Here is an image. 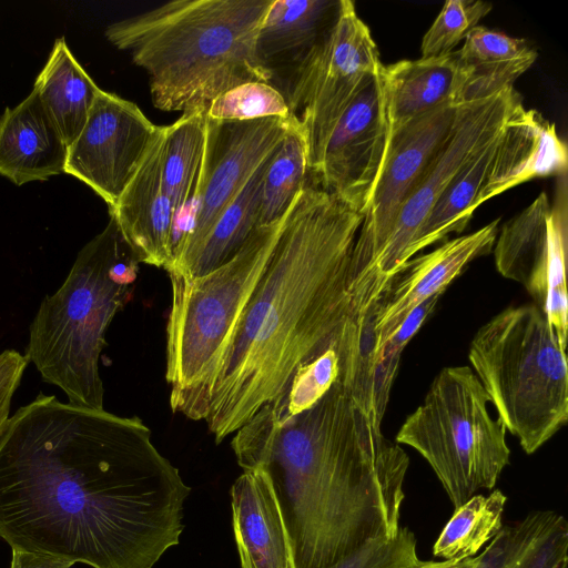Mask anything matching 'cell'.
<instances>
[{
	"label": "cell",
	"mask_w": 568,
	"mask_h": 568,
	"mask_svg": "<svg viewBox=\"0 0 568 568\" xmlns=\"http://www.w3.org/2000/svg\"><path fill=\"white\" fill-rule=\"evenodd\" d=\"M191 488L136 416L40 393L0 436V538L92 568H152Z\"/></svg>",
	"instance_id": "6da1fadb"
},
{
	"label": "cell",
	"mask_w": 568,
	"mask_h": 568,
	"mask_svg": "<svg viewBox=\"0 0 568 568\" xmlns=\"http://www.w3.org/2000/svg\"><path fill=\"white\" fill-rule=\"evenodd\" d=\"M274 152L255 170L197 248L166 272L174 271L187 277L201 276L224 264L241 248L257 226L264 174Z\"/></svg>",
	"instance_id": "4316f807"
},
{
	"label": "cell",
	"mask_w": 568,
	"mask_h": 568,
	"mask_svg": "<svg viewBox=\"0 0 568 568\" xmlns=\"http://www.w3.org/2000/svg\"><path fill=\"white\" fill-rule=\"evenodd\" d=\"M491 10L489 2L480 0H448L424 34L420 58L442 57L453 52L467 34Z\"/></svg>",
	"instance_id": "d6a6232c"
},
{
	"label": "cell",
	"mask_w": 568,
	"mask_h": 568,
	"mask_svg": "<svg viewBox=\"0 0 568 568\" xmlns=\"http://www.w3.org/2000/svg\"><path fill=\"white\" fill-rule=\"evenodd\" d=\"M341 8L342 0H273L255 43L256 57L272 80L278 71L296 68L335 23Z\"/></svg>",
	"instance_id": "44dd1931"
},
{
	"label": "cell",
	"mask_w": 568,
	"mask_h": 568,
	"mask_svg": "<svg viewBox=\"0 0 568 568\" xmlns=\"http://www.w3.org/2000/svg\"><path fill=\"white\" fill-rule=\"evenodd\" d=\"M521 104L514 87L491 97L462 103L450 134L430 159L398 212L372 276V288L384 291L409 261L408 251L435 203L454 176L494 139Z\"/></svg>",
	"instance_id": "30bf717a"
},
{
	"label": "cell",
	"mask_w": 568,
	"mask_h": 568,
	"mask_svg": "<svg viewBox=\"0 0 568 568\" xmlns=\"http://www.w3.org/2000/svg\"><path fill=\"white\" fill-rule=\"evenodd\" d=\"M273 0H174L110 24L106 39L150 78L153 105L205 113L222 93L271 83L255 43Z\"/></svg>",
	"instance_id": "277c9868"
},
{
	"label": "cell",
	"mask_w": 568,
	"mask_h": 568,
	"mask_svg": "<svg viewBox=\"0 0 568 568\" xmlns=\"http://www.w3.org/2000/svg\"><path fill=\"white\" fill-rule=\"evenodd\" d=\"M233 530L242 568H296L266 473L244 470L231 488Z\"/></svg>",
	"instance_id": "d6986e66"
},
{
	"label": "cell",
	"mask_w": 568,
	"mask_h": 568,
	"mask_svg": "<svg viewBox=\"0 0 568 568\" xmlns=\"http://www.w3.org/2000/svg\"><path fill=\"white\" fill-rule=\"evenodd\" d=\"M28 365L26 354L14 349L0 352V436L10 418L11 402Z\"/></svg>",
	"instance_id": "d590c367"
},
{
	"label": "cell",
	"mask_w": 568,
	"mask_h": 568,
	"mask_svg": "<svg viewBox=\"0 0 568 568\" xmlns=\"http://www.w3.org/2000/svg\"><path fill=\"white\" fill-rule=\"evenodd\" d=\"M383 63L367 26L349 0H342L335 23L288 75L283 92L307 145L308 172L320 170L339 116L362 80Z\"/></svg>",
	"instance_id": "9c48e42d"
},
{
	"label": "cell",
	"mask_w": 568,
	"mask_h": 568,
	"mask_svg": "<svg viewBox=\"0 0 568 568\" xmlns=\"http://www.w3.org/2000/svg\"><path fill=\"white\" fill-rule=\"evenodd\" d=\"M363 214L306 183L224 354L205 418L220 444L336 341L351 311V258Z\"/></svg>",
	"instance_id": "3957f363"
},
{
	"label": "cell",
	"mask_w": 568,
	"mask_h": 568,
	"mask_svg": "<svg viewBox=\"0 0 568 568\" xmlns=\"http://www.w3.org/2000/svg\"><path fill=\"white\" fill-rule=\"evenodd\" d=\"M562 178L552 204L541 192L503 225L494 253L497 271L527 290L566 349L568 209L566 176Z\"/></svg>",
	"instance_id": "7c38bea8"
},
{
	"label": "cell",
	"mask_w": 568,
	"mask_h": 568,
	"mask_svg": "<svg viewBox=\"0 0 568 568\" xmlns=\"http://www.w3.org/2000/svg\"><path fill=\"white\" fill-rule=\"evenodd\" d=\"M488 403L470 367H446L396 435L427 460L455 508L491 489L509 464L506 427Z\"/></svg>",
	"instance_id": "ba28073f"
},
{
	"label": "cell",
	"mask_w": 568,
	"mask_h": 568,
	"mask_svg": "<svg viewBox=\"0 0 568 568\" xmlns=\"http://www.w3.org/2000/svg\"><path fill=\"white\" fill-rule=\"evenodd\" d=\"M308 173L306 140L293 118L264 174L257 226L274 223L286 214L307 183Z\"/></svg>",
	"instance_id": "f546056e"
},
{
	"label": "cell",
	"mask_w": 568,
	"mask_h": 568,
	"mask_svg": "<svg viewBox=\"0 0 568 568\" xmlns=\"http://www.w3.org/2000/svg\"><path fill=\"white\" fill-rule=\"evenodd\" d=\"M383 67L369 72L336 122L315 185L363 214L384 165L389 122Z\"/></svg>",
	"instance_id": "9a60e30c"
},
{
	"label": "cell",
	"mask_w": 568,
	"mask_h": 568,
	"mask_svg": "<svg viewBox=\"0 0 568 568\" xmlns=\"http://www.w3.org/2000/svg\"><path fill=\"white\" fill-rule=\"evenodd\" d=\"M140 108L100 89L87 122L68 148L64 172L115 206L158 135Z\"/></svg>",
	"instance_id": "5bb4252c"
},
{
	"label": "cell",
	"mask_w": 568,
	"mask_h": 568,
	"mask_svg": "<svg viewBox=\"0 0 568 568\" xmlns=\"http://www.w3.org/2000/svg\"><path fill=\"white\" fill-rule=\"evenodd\" d=\"M231 446L244 470L268 476L296 568H328L400 528L409 458L337 381L283 423L263 406Z\"/></svg>",
	"instance_id": "7a4b0ae2"
},
{
	"label": "cell",
	"mask_w": 568,
	"mask_h": 568,
	"mask_svg": "<svg viewBox=\"0 0 568 568\" xmlns=\"http://www.w3.org/2000/svg\"><path fill=\"white\" fill-rule=\"evenodd\" d=\"M499 219L407 261L384 292L385 305L377 332L382 347L409 313L427 298L442 295L448 284L475 258L488 254L496 242Z\"/></svg>",
	"instance_id": "2e32d148"
},
{
	"label": "cell",
	"mask_w": 568,
	"mask_h": 568,
	"mask_svg": "<svg viewBox=\"0 0 568 568\" xmlns=\"http://www.w3.org/2000/svg\"><path fill=\"white\" fill-rule=\"evenodd\" d=\"M292 121L293 116L248 121L206 116L203 163L191 230L166 270L178 266L197 248L255 170L278 148Z\"/></svg>",
	"instance_id": "4fadbf2b"
},
{
	"label": "cell",
	"mask_w": 568,
	"mask_h": 568,
	"mask_svg": "<svg viewBox=\"0 0 568 568\" xmlns=\"http://www.w3.org/2000/svg\"><path fill=\"white\" fill-rule=\"evenodd\" d=\"M383 82L390 133L443 104H458L460 77L456 52L384 65Z\"/></svg>",
	"instance_id": "cb8c5ba5"
},
{
	"label": "cell",
	"mask_w": 568,
	"mask_h": 568,
	"mask_svg": "<svg viewBox=\"0 0 568 568\" xmlns=\"http://www.w3.org/2000/svg\"><path fill=\"white\" fill-rule=\"evenodd\" d=\"M285 215L256 226L229 261L204 275L168 272L172 302L165 378L174 413L205 420L224 354L268 264Z\"/></svg>",
	"instance_id": "8992f818"
},
{
	"label": "cell",
	"mask_w": 568,
	"mask_h": 568,
	"mask_svg": "<svg viewBox=\"0 0 568 568\" xmlns=\"http://www.w3.org/2000/svg\"><path fill=\"white\" fill-rule=\"evenodd\" d=\"M336 343L337 338L322 353L301 363L282 393L265 405L275 422L283 423L311 408L337 381Z\"/></svg>",
	"instance_id": "4dcf8cb0"
},
{
	"label": "cell",
	"mask_w": 568,
	"mask_h": 568,
	"mask_svg": "<svg viewBox=\"0 0 568 568\" xmlns=\"http://www.w3.org/2000/svg\"><path fill=\"white\" fill-rule=\"evenodd\" d=\"M10 568H71L74 562L50 554L11 548Z\"/></svg>",
	"instance_id": "8d00e7d4"
},
{
	"label": "cell",
	"mask_w": 568,
	"mask_h": 568,
	"mask_svg": "<svg viewBox=\"0 0 568 568\" xmlns=\"http://www.w3.org/2000/svg\"><path fill=\"white\" fill-rule=\"evenodd\" d=\"M139 261L113 215L79 252L62 285L30 324L26 356L70 404L103 409L99 371L106 329L131 298Z\"/></svg>",
	"instance_id": "5b68a950"
},
{
	"label": "cell",
	"mask_w": 568,
	"mask_h": 568,
	"mask_svg": "<svg viewBox=\"0 0 568 568\" xmlns=\"http://www.w3.org/2000/svg\"><path fill=\"white\" fill-rule=\"evenodd\" d=\"M500 132L477 152L444 190L409 247V260L420 250L446 239L449 233L464 231L479 206V194L488 176Z\"/></svg>",
	"instance_id": "83f0119b"
},
{
	"label": "cell",
	"mask_w": 568,
	"mask_h": 568,
	"mask_svg": "<svg viewBox=\"0 0 568 568\" xmlns=\"http://www.w3.org/2000/svg\"><path fill=\"white\" fill-rule=\"evenodd\" d=\"M477 565V557H470L460 560H427L417 561L408 568H475Z\"/></svg>",
	"instance_id": "74e56055"
},
{
	"label": "cell",
	"mask_w": 568,
	"mask_h": 568,
	"mask_svg": "<svg viewBox=\"0 0 568 568\" xmlns=\"http://www.w3.org/2000/svg\"><path fill=\"white\" fill-rule=\"evenodd\" d=\"M163 126L114 207L109 209L139 263L166 270L172 262L174 211L165 191Z\"/></svg>",
	"instance_id": "e0dca14e"
},
{
	"label": "cell",
	"mask_w": 568,
	"mask_h": 568,
	"mask_svg": "<svg viewBox=\"0 0 568 568\" xmlns=\"http://www.w3.org/2000/svg\"><path fill=\"white\" fill-rule=\"evenodd\" d=\"M506 501V495L495 489L489 495H474L455 508L433 546L434 556L444 560L473 557L503 527Z\"/></svg>",
	"instance_id": "f1b7e54d"
},
{
	"label": "cell",
	"mask_w": 568,
	"mask_h": 568,
	"mask_svg": "<svg viewBox=\"0 0 568 568\" xmlns=\"http://www.w3.org/2000/svg\"><path fill=\"white\" fill-rule=\"evenodd\" d=\"M557 515L550 510H536L515 525L503 526L485 550L477 556L475 568H514Z\"/></svg>",
	"instance_id": "836d02e7"
},
{
	"label": "cell",
	"mask_w": 568,
	"mask_h": 568,
	"mask_svg": "<svg viewBox=\"0 0 568 568\" xmlns=\"http://www.w3.org/2000/svg\"><path fill=\"white\" fill-rule=\"evenodd\" d=\"M568 153L554 123L519 104L498 138L494 160L478 203L535 178L565 175Z\"/></svg>",
	"instance_id": "ac0fdd59"
},
{
	"label": "cell",
	"mask_w": 568,
	"mask_h": 568,
	"mask_svg": "<svg viewBox=\"0 0 568 568\" xmlns=\"http://www.w3.org/2000/svg\"><path fill=\"white\" fill-rule=\"evenodd\" d=\"M68 146L36 90L0 116V175L17 185L64 172Z\"/></svg>",
	"instance_id": "ffe728a7"
},
{
	"label": "cell",
	"mask_w": 568,
	"mask_h": 568,
	"mask_svg": "<svg viewBox=\"0 0 568 568\" xmlns=\"http://www.w3.org/2000/svg\"><path fill=\"white\" fill-rule=\"evenodd\" d=\"M459 105L443 104L389 133L384 165L363 212L352 252L349 296L375 292L372 288L374 267L393 232L402 204L450 134Z\"/></svg>",
	"instance_id": "8fae6325"
},
{
	"label": "cell",
	"mask_w": 568,
	"mask_h": 568,
	"mask_svg": "<svg viewBox=\"0 0 568 568\" xmlns=\"http://www.w3.org/2000/svg\"><path fill=\"white\" fill-rule=\"evenodd\" d=\"M384 305L383 292L375 298L351 307L336 343L337 382L379 428L386 412L377 394V374L383 351L377 324Z\"/></svg>",
	"instance_id": "7402d4cb"
},
{
	"label": "cell",
	"mask_w": 568,
	"mask_h": 568,
	"mask_svg": "<svg viewBox=\"0 0 568 568\" xmlns=\"http://www.w3.org/2000/svg\"><path fill=\"white\" fill-rule=\"evenodd\" d=\"M206 116L212 120L248 121L270 116L290 118L284 94L267 82H246L217 97Z\"/></svg>",
	"instance_id": "1f68e13d"
},
{
	"label": "cell",
	"mask_w": 568,
	"mask_h": 568,
	"mask_svg": "<svg viewBox=\"0 0 568 568\" xmlns=\"http://www.w3.org/2000/svg\"><path fill=\"white\" fill-rule=\"evenodd\" d=\"M460 85L457 103L486 99L507 88L526 72L537 52L524 39L475 27L456 51Z\"/></svg>",
	"instance_id": "603a6c76"
},
{
	"label": "cell",
	"mask_w": 568,
	"mask_h": 568,
	"mask_svg": "<svg viewBox=\"0 0 568 568\" xmlns=\"http://www.w3.org/2000/svg\"><path fill=\"white\" fill-rule=\"evenodd\" d=\"M205 124L206 114L197 112L182 114L171 125L163 126L162 179L174 211L172 261L192 225L203 163Z\"/></svg>",
	"instance_id": "d4e9b609"
},
{
	"label": "cell",
	"mask_w": 568,
	"mask_h": 568,
	"mask_svg": "<svg viewBox=\"0 0 568 568\" xmlns=\"http://www.w3.org/2000/svg\"><path fill=\"white\" fill-rule=\"evenodd\" d=\"M417 561L416 537L400 527L395 536L373 539L328 568H408Z\"/></svg>",
	"instance_id": "e575fe53"
},
{
	"label": "cell",
	"mask_w": 568,
	"mask_h": 568,
	"mask_svg": "<svg viewBox=\"0 0 568 568\" xmlns=\"http://www.w3.org/2000/svg\"><path fill=\"white\" fill-rule=\"evenodd\" d=\"M33 90L69 148L83 129L100 88L73 57L64 38L54 42Z\"/></svg>",
	"instance_id": "484cf974"
},
{
	"label": "cell",
	"mask_w": 568,
	"mask_h": 568,
	"mask_svg": "<svg viewBox=\"0 0 568 568\" xmlns=\"http://www.w3.org/2000/svg\"><path fill=\"white\" fill-rule=\"evenodd\" d=\"M468 356L498 418L526 454L567 423L565 348L535 304L495 315L473 337Z\"/></svg>",
	"instance_id": "52a82bcc"
}]
</instances>
